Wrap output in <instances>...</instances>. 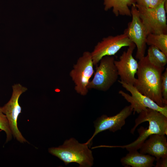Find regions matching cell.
Returning a JSON list of instances; mask_svg holds the SVG:
<instances>
[{
    "mask_svg": "<svg viewBox=\"0 0 167 167\" xmlns=\"http://www.w3.org/2000/svg\"><path fill=\"white\" fill-rule=\"evenodd\" d=\"M135 5H132L130 9L132 20L123 33L135 45L137 49L135 58L139 60L145 56L147 35Z\"/></svg>",
    "mask_w": 167,
    "mask_h": 167,
    "instance_id": "9c48e42d",
    "label": "cell"
},
{
    "mask_svg": "<svg viewBox=\"0 0 167 167\" xmlns=\"http://www.w3.org/2000/svg\"><path fill=\"white\" fill-rule=\"evenodd\" d=\"M126 155L122 158L120 162L124 166L152 167L154 166L155 157L148 154L139 152L137 150L129 151Z\"/></svg>",
    "mask_w": 167,
    "mask_h": 167,
    "instance_id": "5bb4252c",
    "label": "cell"
},
{
    "mask_svg": "<svg viewBox=\"0 0 167 167\" xmlns=\"http://www.w3.org/2000/svg\"><path fill=\"white\" fill-rule=\"evenodd\" d=\"M156 161L155 167H167V156L161 157L158 159H156Z\"/></svg>",
    "mask_w": 167,
    "mask_h": 167,
    "instance_id": "ffe728a7",
    "label": "cell"
},
{
    "mask_svg": "<svg viewBox=\"0 0 167 167\" xmlns=\"http://www.w3.org/2000/svg\"><path fill=\"white\" fill-rule=\"evenodd\" d=\"M146 43L148 45L156 47L167 56V34H149Z\"/></svg>",
    "mask_w": 167,
    "mask_h": 167,
    "instance_id": "e0dca14e",
    "label": "cell"
},
{
    "mask_svg": "<svg viewBox=\"0 0 167 167\" xmlns=\"http://www.w3.org/2000/svg\"><path fill=\"white\" fill-rule=\"evenodd\" d=\"M88 145L81 143L74 138L65 140L57 147L49 148V152L59 158L66 165L75 162L80 167H91L93 164L92 151Z\"/></svg>",
    "mask_w": 167,
    "mask_h": 167,
    "instance_id": "3957f363",
    "label": "cell"
},
{
    "mask_svg": "<svg viewBox=\"0 0 167 167\" xmlns=\"http://www.w3.org/2000/svg\"><path fill=\"white\" fill-rule=\"evenodd\" d=\"M165 0L157 6L147 8L135 4L147 35L149 34H167Z\"/></svg>",
    "mask_w": 167,
    "mask_h": 167,
    "instance_id": "5b68a950",
    "label": "cell"
},
{
    "mask_svg": "<svg viewBox=\"0 0 167 167\" xmlns=\"http://www.w3.org/2000/svg\"><path fill=\"white\" fill-rule=\"evenodd\" d=\"M91 53L85 51L77 60L69 75L75 84L74 89L78 94L86 95L88 92L87 86L94 73Z\"/></svg>",
    "mask_w": 167,
    "mask_h": 167,
    "instance_id": "8992f818",
    "label": "cell"
},
{
    "mask_svg": "<svg viewBox=\"0 0 167 167\" xmlns=\"http://www.w3.org/2000/svg\"><path fill=\"white\" fill-rule=\"evenodd\" d=\"M13 92L8 102L1 107L2 112L8 120L12 135L19 142L21 143L27 142L17 127V121L19 114L21 113V107L19 103L20 95L27 90L25 87L19 84H15L12 87Z\"/></svg>",
    "mask_w": 167,
    "mask_h": 167,
    "instance_id": "52a82bcc",
    "label": "cell"
},
{
    "mask_svg": "<svg viewBox=\"0 0 167 167\" xmlns=\"http://www.w3.org/2000/svg\"><path fill=\"white\" fill-rule=\"evenodd\" d=\"M139 60L136 73L137 78L133 85L140 92L151 99L159 106L164 107L161 82V76L165 67H159L152 64L146 56Z\"/></svg>",
    "mask_w": 167,
    "mask_h": 167,
    "instance_id": "6da1fadb",
    "label": "cell"
},
{
    "mask_svg": "<svg viewBox=\"0 0 167 167\" xmlns=\"http://www.w3.org/2000/svg\"><path fill=\"white\" fill-rule=\"evenodd\" d=\"M104 10L107 11L112 8V11L116 16H131L129 7L136 3V0H103Z\"/></svg>",
    "mask_w": 167,
    "mask_h": 167,
    "instance_id": "9a60e30c",
    "label": "cell"
},
{
    "mask_svg": "<svg viewBox=\"0 0 167 167\" xmlns=\"http://www.w3.org/2000/svg\"><path fill=\"white\" fill-rule=\"evenodd\" d=\"M149 62L159 67H165L167 63V56L156 47L150 46L146 55Z\"/></svg>",
    "mask_w": 167,
    "mask_h": 167,
    "instance_id": "2e32d148",
    "label": "cell"
},
{
    "mask_svg": "<svg viewBox=\"0 0 167 167\" xmlns=\"http://www.w3.org/2000/svg\"><path fill=\"white\" fill-rule=\"evenodd\" d=\"M161 90L163 104L167 105V68L161 76Z\"/></svg>",
    "mask_w": 167,
    "mask_h": 167,
    "instance_id": "d6986e66",
    "label": "cell"
},
{
    "mask_svg": "<svg viewBox=\"0 0 167 167\" xmlns=\"http://www.w3.org/2000/svg\"><path fill=\"white\" fill-rule=\"evenodd\" d=\"M118 82L131 93V95L122 90L118 92L119 94L130 103L134 113H139L142 110L148 108L159 111L167 117V105L160 107L151 99L140 92L133 85L126 84L120 80Z\"/></svg>",
    "mask_w": 167,
    "mask_h": 167,
    "instance_id": "30bf717a",
    "label": "cell"
},
{
    "mask_svg": "<svg viewBox=\"0 0 167 167\" xmlns=\"http://www.w3.org/2000/svg\"><path fill=\"white\" fill-rule=\"evenodd\" d=\"M133 109L130 105L124 107L117 114L112 116L103 115L94 122L95 131L92 137L85 143L89 145L98 134L109 130L113 132L121 129L125 124V120L132 113Z\"/></svg>",
    "mask_w": 167,
    "mask_h": 167,
    "instance_id": "8fae6325",
    "label": "cell"
},
{
    "mask_svg": "<svg viewBox=\"0 0 167 167\" xmlns=\"http://www.w3.org/2000/svg\"><path fill=\"white\" fill-rule=\"evenodd\" d=\"M133 43L124 33L103 38L91 52L94 65H96L103 57L113 56L122 47H128Z\"/></svg>",
    "mask_w": 167,
    "mask_h": 167,
    "instance_id": "ba28073f",
    "label": "cell"
},
{
    "mask_svg": "<svg viewBox=\"0 0 167 167\" xmlns=\"http://www.w3.org/2000/svg\"><path fill=\"white\" fill-rule=\"evenodd\" d=\"M164 135H150L139 148V152L155 157L156 159L167 156V141Z\"/></svg>",
    "mask_w": 167,
    "mask_h": 167,
    "instance_id": "4fadbf2b",
    "label": "cell"
},
{
    "mask_svg": "<svg viewBox=\"0 0 167 167\" xmlns=\"http://www.w3.org/2000/svg\"><path fill=\"white\" fill-rule=\"evenodd\" d=\"M150 0H136L135 4L138 5L149 8Z\"/></svg>",
    "mask_w": 167,
    "mask_h": 167,
    "instance_id": "44dd1931",
    "label": "cell"
},
{
    "mask_svg": "<svg viewBox=\"0 0 167 167\" xmlns=\"http://www.w3.org/2000/svg\"><path fill=\"white\" fill-rule=\"evenodd\" d=\"M0 129L3 131L6 136V142L10 140L12 138V133L8 120L5 115L2 112L0 107Z\"/></svg>",
    "mask_w": 167,
    "mask_h": 167,
    "instance_id": "ac0fdd59",
    "label": "cell"
},
{
    "mask_svg": "<svg viewBox=\"0 0 167 167\" xmlns=\"http://www.w3.org/2000/svg\"><path fill=\"white\" fill-rule=\"evenodd\" d=\"M113 56H106L100 60L96 66L92 79L89 81L88 89H94L106 92L117 81L118 75Z\"/></svg>",
    "mask_w": 167,
    "mask_h": 167,
    "instance_id": "277c9868",
    "label": "cell"
},
{
    "mask_svg": "<svg viewBox=\"0 0 167 167\" xmlns=\"http://www.w3.org/2000/svg\"><path fill=\"white\" fill-rule=\"evenodd\" d=\"M139 114L131 133L134 134L138 126L144 122H148L149 126L148 129L142 126L138 129L139 136L135 140L123 146L103 145V147L125 148L128 151L137 150L150 135L154 134L167 135V117L159 111L148 108L142 110Z\"/></svg>",
    "mask_w": 167,
    "mask_h": 167,
    "instance_id": "7a4b0ae2",
    "label": "cell"
},
{
    "mask_svg": "<svg viewBox=\"0 0 167 167\" xmlns=\"http://www.w3.org/2000/svg\"><path fill=\"white\" fill-rule=\"evenodd\" d=\"M136 46L134 43L128 46L127 50L123 52L119 60H115L114 63L117 68L120 81L127 84H133L136 78L138 63L133 56Z\"/></svg>",
    "mask_w": 167,
    "mask_h": 167,
    "instance_id": "7c38bea8",
    "label": "cell"
}]
</instances>
